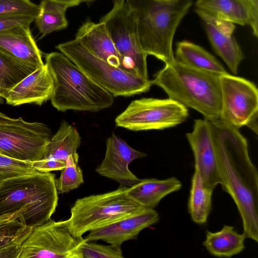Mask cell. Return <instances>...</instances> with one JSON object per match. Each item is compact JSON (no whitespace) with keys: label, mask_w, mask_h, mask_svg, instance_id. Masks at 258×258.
<instances>
[{"label":"cell","mask_w":258,"mask_h":258,"mask_svg":"<svg viewBox=\"0 0 258 258\" xmlns=\"http://www.w3.org/2000/svg\"><path fill=\"white\" fill-rule=\"evenodd\" d=\"M223 190L235 202L246 238L258 242V172L239 129L210 121Z\"/></svg>","instance_id":"6da1fadb"},{"label":"cell","mask_w":258,"mask_h":258,"mask_svg":"<svg viewBox=\"0 0 258 258\" xmlns=\"http://www.w3.org/2000/svg\"><path fill=\"white\" fill-rule=\"evenodd\" d=\"M55 179L50 172H38L0 182V217L33 228L48 221L58 204Z\"/></svg>","instance_id":"7a4b0ae2"},{"label":"cell","mask_w":258,"mask_h":258,"mask_svg":"<svg viewBox=\"0 0 258 258\" xmlns=\"http://www.w3.org/2000/svg\"><path fill=\"white\" fill-rule=\"evenodd\" d=\"M221 75L187 67L174 59L154 75L151 81L172 99L201 113L210 121L220 120Z\"/></svg>","instance_id":"3957f363"},{"label":"cell","mask_w":258,"mask_h":258,"mask_svg":"<svg viewBox=\"0 0 258 258\" xmlns=\"http://www.w3.org/2000/svg\"><path fill=\"white\" fill-rule=\"evenodd\" d=\"M134 18L141 46L165 64L174 59L175 32L193 0H125Z\"/></svg>","instance_id":"277c9868"},{"label":"cell","mask_w":258,"mask_h":258,"mask_svg":"<svg viewBox=\"0 0 258 258\" xmlns=\"http://www.w3.org/2000/svg\"><path fill=\"white\" fill-rule=\"evenodd\" d=\"M45 58L53 80L50 100L57 110L96 112L112 106L114 97L62 53L51 52Z\"/></svg>","instance_id":"5b68a950"},{"label":"cell","mask_w":258,"mask_h":258,"mask_svg":"<svg viewBox=\"0 0 258 258\" xmlns=\"http://www.w3.org/2000/svg\"><path fill=\"white\" fill-rule=\"evenodd\" d=\"M128 187L120 185L108 192L78 199L71 209L70 230L76 237L114 222L143 208L128 195Z\"/></svg>","instance_id":"8992f818"},{"label":"cell","mask_w":258,"mask_h":258,"mask_svg":"<svg viewBox=\"0 0 258 258\" xmlns=\"http://www.w3.org/2000/svg\"><path fill=\"white\" fill-rule=\"evenodd\" d=\"M56 48L114 97L131 96L146 92L152 86L149 79L97 57L75 39L59 44Z\"/></svg>","instance_id":"52a82bcc"},{"label":"cell","mask_w":258,"mask_h":258,"mask_svg":"<svg viewBox=\"0 0 258 258\" xmlns=\"http://www.w3.org/2000/svg\"><path fill=\"white\" fill-rule=\"evenodd\" d=\"M100 21L105 23L120 56L121 69L148 80V55L141 46L134 18L125 0L114 1L111 10Z\"/></svg>","instance_id":"ba28073f"},{"label":"cell","mask_w":258,"mask_h":258,"mask_svg":"<svg viewBox=\"0 0 258 258\" xmlns=\"http://www.w3.org/2000/svg\"><path fill=\"white\" fill-rule=\"evenodd\" d=\"M188 116L187 107L169 98H142L132 101L115 122L134 131L163 130L184 122Z\"/></svg>","instance_id":"9c48e42d"},{"label":"cell","mask_w":258,"mask_h":258,"mask_svg":"<svg viewBox=\"0 0 258 258\" xmlns=\"http://www.w3.org/2000/svg\"><path fill=\"white\" fill-rule=\"evenodd\" d=\"M51 132L45 124L22 117L0 122V154L34 162L45 158Z\"/></svg>","instance_id":"30bf717a"},{"label":"cell","mask_w":258,"mask_h":258,"mask_svg":"<svg viewBox=\"0 0 258 258\" xmlns=\"http://www.w3.org/2000/svg\"><path fill=\"white\" fill-rule=\"evenodd\" d=\"M221 110L220 120L239 129L246 126L257 134L258 91L255 85L226 73L220 76Z\"/></svg>","instance_id":"8fae6325"},{"label":"cell","mask_w":258,"mask_h":258,"mask_svg":"<svg viewBox=\"0 0 258 258\" xmlns=\"http://www.w3.org/2000/svg\"><path fill=\"white\" fill-rule=\"evenodd\" d=\"M85 238L71 232L68 220L50 219L33 228L24 241L19 258H83L81 245Z\"/></svg>","instance_id":"7c38bea8"},{"label":"cell","mask_w":258,"mask_h":258,"mask_svg":"<svg viewBox=\"0 0 258 258\" xmlns=\"http://www.w3.org/2000/svg\"><path fill=\"white\" fill-rule=\"evenodd\" d=\"M146 156V153L133 148L123 139L112 134L106 140L104 158L95 171L101 176L117 181L120 185L131 187L140 179L130 170L129 164Z\"/></svg>","instance_id":"4fadbf2b"},{"label":"cell","mask_w":258,"mask_h":258,"mask_svg":"<svg viewBox=\"0 0 258 258\" xmlns=\"http://www.w3.org/2000/svg\"><path fill=\"white\" fill-rule=\"evenodd\" d=\"M195 160V169L200 173L204 183L209 189L222 183L217 166L209 120H195L191 132L186 134Z\"/></svg>","instance_id":"5bb4252c"},{"label":"cell","mask_w":258,"mask_h":258,"mask_svg":"<svg viewBox=\"0 0 258 258\" xmlns=\"http://www.w3.org/2000/svg\"><path fill=\"white\" fill-rule=\"evenodd\" d=\"M195 12L204 23L213 49L226 63L230 71L236 75L238 66L244 56L233 35L234 24L218 19L198 8L195 9Z\"/></svg>","instance_id":"9a60e30c"},{"label":"cell","mask_w":258,"mask_h":258,"mask_svg":"<svg viewBox=\"0 0 258 258\" xmlns=\"http://www.w3.org/2000/svg\"><path fill=\"white\" fill-rule=\"evenodd\" d=\"M159 221V214L154 209L144 208L114 222L90 231L85 238L89 241L101 240L121 247L124 242L136 238L141 231Z\"/></svg>","instance_id":"2e32d148"},{"label":"cell","mask_w":258,"mask_h":258,"mask_svg":"<svg viewBox=\"0 0 258 258\" xmlns=\"http://www.w3.org/2000/svg\"><path fill=\"white\" fill-rule=\"evenodd\" d=\"M53 90V80L45 63L10 90L5 99L13 106L31 103L41 105L50 99Z\"/></svg>","instance_id":"e0dca14e"},{"label":"cell","mask_w":258,"mask_h":258,"mask_svg":"<svg viewBox=\"0 0 258 258\" xmlns=\"http://www.w3.org/2000/svg\"><path fill=\"white\" fill-rule=\"evenodd\" d=\"M0 50L35 69L44 64L42 52L31 34L30 25H23L0 31Z\"/></svg>","instance_id":"ac0fdd59"},{"label":"cell","mask_w":258,"mask_h":258,"mask_svg":"<svg viewBox=\"0 0 258 258\" xmlns=\"http://www.w3.org/2000/svg\"><path fill=\"white\" fill-rule=\"evenodd\" d=\"M75 39L97 57L122 69L120 56L103 21H86L78 30Z\"/></svg>","instance_id":"d6986e66"},{"label":"cell","mask_w":258,"mask_h":258,"mask_svg":"<svg viewBox=\"0 0 258 258\" xmlns=\"http://www.w3.org/2000/svg\"><path fill=\"white\" fill-rule=\"evenodd\" d=\"M195 6L218 19L249 25L258 36V12L245 0H197Z\"/></svg>","instance_id":"ffe728a7"},{"label":"cell","mask_w":258,"mask_h":258,"mask_svg":"<svg viewBox=\"0 0 258 258\" xmlns=\"http://www.w3.org/2000/svg\"><path fill=\"white\" fill-rule=\"evenodd\" d=\"M182 183L175 177L160 180L146 178L127 188L129 196L144 208L154 209L167 195L179 190Z\"/></svg>","instance_id":"44dd1931"},{"label":"cell","mask_w":258,"mask_h":258,"mask_svg":"<svg viewBox=\"0 0 258 258\" xmlns=\"http://www.w3.org/2000/svg\"><path fill=\"white\" fill-rule=\"evenodd\" d=\"M245 238L243 233L239 234L233 226L225 225L218 232L207 231L203 245L211 255L229 258L243 250Z\"/></svg>","instance_id":"7402d4cb"},{"label":"cell","mask_w":258,"mask_h":258,"mask_svg":"<svg viewBox=\"0 0 258 258\" xmlns=\"http://www.w3.org/2000/svg\"><path fill=\"white\" fill-rule=\"evenodd\" d=\"M33 228L19 219L0 217V258H19L22 245Z\"/></svg>","instance_id":"603a6c76"},{"label":"cell","mask_w":258,"mask_h":258,"mask_svg":"<svg viewBox=\"0 0 258 258\" xmlns=\"http://www.w3.org/2000/svg\"><path fill=\"white\" fill-rule=\"evenodd\" d=\"M175 54V59L187 67L219 75L227 73L213 55L191 42H178Z\"/></svg>","instance_id":"cb8c5ba5"},{"label":"cell","mask_w":258,"mask_h":258,"mask_svg":"<svg viewBox=\"0 0 258 258\" xmlns=\"http://www.w3.org/2000/svg\"><path fill=\"white\" fill-rule=\"evenodd\" d=\"M81 139L76 128L62 121L57 132L48 143L45 158L66 161L70 155H78L77 150L81 144Z\"/></svg>","instance_id":"d4e9b609"},{"label":"cell","mask_w":258,"mask_h":258,"mask_svg":"<svg viewBox=\"0 0 258 258\" xmlns=\"http://www.w3.org/2000/svg\"><path fill=\"white\" fill-rule=\"evenodd\" d=\"M213 192L205 185L200 173L195 169L188 203V212L195 223L203 225L207 222L211 210Z\"/></svg>","instance_id":"484cf974"},{"label":"cell","mask_w":258,"mask_h":258,"mask_svg":"<svg viewBox=\"0 0 258 258\" xmlns=\"http://www.w3.org/2000/svg\"><path fill=\"white\" fill-rule=\"evenodd\" d=\"M39 6L40 12L35 21L42 37L68 27L67 5L52 0H41Z\"/></svg>","instance_id":"4316f807"},{"label":"cell","mask_w":258,"mask_h":258,"mask_svg":"<svg viewBox=\"0 0 258 258\" xmlns=\"http://www.w3.org/2000/svg\"><path fill=\"white\" fill-rule=\"evenodd\" d=\"M35 70L0 50V88L7 94L10 90Z\"/></svg>","instance_id":"83f0119b"},{"label":"cell","mask_w":258,"mask_h":258,"mask_svg":"<svg viewBox=\"0 0 258 258\" xmlns=\"http://www.w3.org/2000/svg\"><path fill=\"white\" fill-rule=\"evenodd\" d=\"M79 155H70L66 160V166L60 177L55 179L58 191L67 193L77 188L84 182L82 169L78 165Z\"/></svg>","instance_id":"f1b7e54d"},{"label":"cell","mask_w":258,"mask_h":258,"mask_svg":"<svg viewBox=\"0 0 258 258\" xmlns=\"http://www.w3.org/2000/svg\"><path fill=\"white\" fill-rule=\"evenodd\" d=\"M38 172L33 166L32 162L21 160L0 154V182Z\"/></svg>","instance_id":"f546056e"},{"label":"cell","mask_w":258,"mask_h":258,"mask_svg":"<svg viewBox=\"0 0 258 258\" xmlns=\"http://www.w3.org/2000/svg\"><path fill=\"white\" fill-rule=\"evenodd\" d=\"M83 258H123L120 247L110 244L105 245L85 240L81 245Z\"/></svg>","instance_id":"4dcf8cb0"},{"label":"cell","mask_w":258,"mask_h":258,"mask_svg":"<svg viewBox=\"0 0 258 258\" xmlns=\"http://www.w3.org/2000/svg\"><path fill=\"white\" fill-rule=\"evenodd\" d=\"M40 6L30 0H0V15L20 14L37 17Z\"/></svg>","instance_id":"1f68e13d"},{"label":"cell","mask_w":258,"mask_h":258,"mask_svg":"<svg viewBox=\"0 0 258 258\" xmlns=\"http://www.w3.org/2000/svg\"><path fill=\"white\" fill-rule=\"evenodd\" d=\"M36 17L20 14H8L0 15V31L14 27L30 25Z\"/></svg>","instance_id":"d6a6232c"},{"label":"cell","mask_w":258,"mask_h":258,"mask_svg":"<svg viewBox=\"0 0 258 258\" xmlns=\"http://www.w3.org/2000/svg\"><path fill=\"white\" fill-rule=\"evenodd\" d=\"M34 168L39 172L62 170L66 166V161L53 158H45L32 162Z\"/></svg>","instance_id":"836d02e7"},{"label":"cell","mask_w":258,"mask_h":258,"mask_svg":"<svg viewBox=\"0 0 258 258\" xmlns=\"http://www.w3.org/2000/svg\"><path fill=\"white\" fill-rule=\"evenodd\" d=\"M54 2L67 5L69 8L79 5L80 0H52Z\"/></svg>","instance_id":"e575fe53"},{"label":"cell","mask_w":258,"mask_h":258,"mask_svg":"<svg viewBox=\"0 0 258 258\" xmlns=\"http://www.w3.org/2000/svg\"><path fill=\"white\" fill-rule=\"evenodd\" d=\"M248 2L254 8V9L258 12V0H245Z\"/></svg>","instance_id":"d590c367"},{"label":"cell","mask_w":258,"mask_h":258,"mask_svg":"<svg viewBox=\"0 0 258 258\" xmlns=\"http://www.w3.org/2000/svg\"><path fill=\"white\" fill-rule=\"evenodd\" d=\"M12 118L0 112V122L9 121Z\"/></svg>","instance_id":"8d00e7d4"},{"label":"cell","mask_w":258,"mask_h":258,"mask_svg":"<svg viewBox=\"0 0 258 258\" xmlns=\"http://www.w3.org/2000/svg\"><path fill=\"white\" fill-rule=\"evenodd\" d=\"M7 96V93L0 88V97L5 98Z\"/></svg>","instance_id":"74e56055"},{"label":"cell","mask_w":258,"mask_h":258,"mask_svg":"<svg viewBox=\"0 0 258 258\" xmlns=\"http://www.w3.org/2000/svg\"><path fill=\"white\" fill-rule=\"evenodd\" d=\"M95 1V0H80V2L81 3H82V2H92V1ZM114 1H116V0H114Z\"/></svg>","instance_id":"f35d334b"}]
</instances>
